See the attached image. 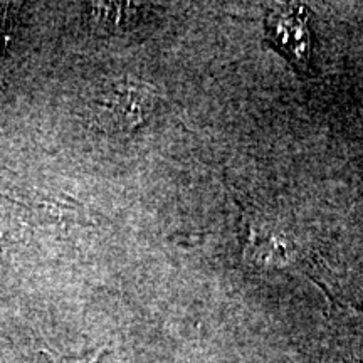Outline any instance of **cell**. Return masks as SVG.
Returning a JSON list of instances; mask_svg holds the SVG:
<instances>
[{
  "instance_id": "3",
  "label": "cell",
  "mask_w": 363,
  "mask_h": 363,
  "mask_svg": "<svg viewBox=\"0 0 363 363\" xmlns=\"http://www.w3.org/2000/svg\"><path fill=\"white\" fill-rule=\"evenodd\" d=\"M103 352H104V347L83 357H61V355H54V353H49V352H43V357L45 363H98Z\"/></svg>"
},
{
  "instance_id": "2",
  "label": "cell",
  "mask_w": 363,
  "mask_h": 363,
  "mask_svg": "<svg viewBox=\"0 0 363 363\" xmlns=\"http://www.w3.org/2000/svg\"><path fill=\"white\" fill-rule=\"evenodd\" d=\"M16 21V11L9 4H0V49L12 43V30Z\"/></svg>"
},
{
  "instance_id": "1",
  "label": "cell",
  "mask_w": 363,
  "mask_h": 363,
  "mask_svg": "<svg viewBox=\"0 0 363 363\" xmlns=\"http://www.w3.org/2000/svg\"><path fill=\"white\" fill-rule=\"evenodd\" d=\"M157 93L152 86L136 79H121L106 86L94 99L98 123L113 133L135 130L152 115Z\"/></svg>"
}]
</instances>
